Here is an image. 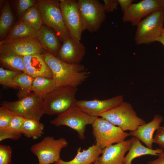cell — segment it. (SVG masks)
I'll return each instance as SVG.
<instances>
[{"mask_svg": "<svg viewBox=\"0 0 164 164\" xmlns=\"http://www.w3.org/2000/svg\"><path fill=\"white\" fill-rule=\"evenodd\" d=\"M122 164H125V163H123Z\"/></svg>", "mask_w": 164, "mask_h": 164, "instance_id": "ee69618b", "label": "cell"}, {"mask_svg": "<svg viewBox=\"0 0 164 164\" xmlns=\"http://www.w3.org/2000/svg\"><path fill=\"white\" fill-rule=\"evenodd\" d=\"M0 51L24 56L36 54H43L44 49L36 36L16 40L0 45Z\"/></svg>", "mask_w": 164, "mask_h": 164, "instance_id": "7c38bea8", "label": "cell"}, {"mask_svg": "<svg viewBox=\"0 0 164 164\" xmlns=\"http://www.w3.org/2000/svg\"><path fill=\"white\" fill-rule=\"evenodd\" d=\"M154 136V143L158 145L164 150V123L156 131Z\"/></svg>", "mask_w": 164, "mask_h": 164, "instance_id": "e575fe53", "label": "cell"}, {"mask_svg": "<svg viewBox=\"0 0 164 164\" xmlns=\"http://www.w3.org/2000/svg\"><path fill=\"white\" fill-rule=\"evenodd\" d=\"M79 147L77 154L72 160L69 161H63L60 159L54 163L55 164H91L97 161L99 155L101 154L102 149L96 144H93L87 149Z\"/></svg>", "mask_w": 164, "mask_h": 164, "instance_id": "d6986e66", "label": "cell"}, {"mask_svg": "<svg viewBox=\"0 0 164 164\" xmlns=\"http://www.w3.org/2000/svg\"><path fill=\"white\" fill-rule=\"evenodd\" d=\"M25 73L35 78L44 77L53 78L50 68L46 63L43 54H36L23 56Z\"/></svg>", "mask_w": 164, "mask_h": 164, "instance_id": "e0dca14e", "label": "cell"}, {"mask_svg": "<svg viewBox=\"0 0 164 164\" xmlns=\"http://www.w3.org/2000/svg\"><path fill=\"white\" fill-rule=\"evenodd\" d=\"M36 2L34 0H19L17 11V16L21 17L29 9L32 7Z\"/></svg>", "mask_w": 164, "mask_h": 164, "instance_id": "d6a6232c", "label": "cell"}, {"mask_svg": "<svg viewBox=\"0 0 164 164\" xmlns=\"http://www.w3.org/2000/svg\"><path fill=\"white\" fill-rule=\"evenodd\" d=\"M63 43L56 57L69 64H80L85 55V46L80 40L71 36Z\"/></svg>", "mask_w": 164, "mask_h": 164, "instance_id": "4fadbf2b", "label": "cell"}, {"mask_svg": "<svg viewBox=\"0 0 164 164\" xmlns=\"http://www.w3.org/2000/svg\"><path fill=\"white\" fill-rule=\"evenodd\" d=\"M124 101L123 97L119 95L104 100H77L76 105L90 116L98 117L101 114L118 105Z\"/></svg>", "mask_w": 164, "mask_h": 164, "instance_id": "5bb4252c", "label": "cell"}, {"mask_svg": "<svg viewBox=\"0 0 164 164\" xmlns=\"http://www.w3.org/2000/svg\"><path fill=\"white\" fill-rule=\"evenodd\" d=\"M44 125L39 122V120L26 118L24 122L22 134L28 138L36 139L42 136L44 134Z\"/></svg>", "mask_w": 164, "mask_h": 164, "instance_id": "d4e9b609", "label": "cell"}, {"mask_svg": "<svg viewBox=\"0 0 164 164\" xmlns=\"http://www.w3.org/2000/svg\"><path fill=\"white\" fill-rule=\"evenodd\" d=\"M45 61L51 70L57 87H77L88 77L89 72L84 65L71 64L65 63L49 52L43 54Z\"/></svg>", "mask_w": 164, "mask_h": 164, "instance_id": "6da1fadb", "label": "cell"}, {"mask_svg": "<svg viewBox=\"0 0 164 164\" xmlns=\"http://www.w3.org/2000/svg\"><path fill=\"white\" fill-rule=\"evenodd\" d=\"M21 20L38 31L43 26L40 14L36 6H33L26 11L21 16Z\"/></svg>", "mask_w": 164, "mask_h": 164, "instance_id": "83f0119b", "label": "cell"}, {"mask_svg": "<svg viewBox=\"0 0 164 164\" xmlns=\"http://www.w3.org/2000/svg\"><path fill=\"white\" fill-rule=\"evenodd\" d=\"M160 10L164 12V0H157Z\"/></svg>", "mask_w": 164, "mask_h": 164, "instance_id": "f35d334b", "label": "cell"}, {"mask_svg": "<svg viewBox=\"0 0 164 164\" xmlns=\"http://www.w3.org/2000/svg\"><path fill=\"white\" fill-rule=\"evenodd\" d=\"M21 73L20 71L5 70L1 67L0 84L10 88L16 89L19 88L13 79L16 76Z\"/></svg>", "mask_w": 164, "mask_h": 164, "instance_id": "f1b7e54d", "label": "cell"}, {"mask_svg": "<svg viewBox=\"0 0 164 164\" xmlns=\"http://www.w3.org/2000/svg\"><path fill=\"white\" fill-rule=\"evenodd\" d=\"M0 61L2 64L8 70L25 73L23 56L0 51Z\"/></svg>", "mask_w": 164, "mask_h": 164, "instance_id": "603a6c76", "label": "cell"}, {"mask_svg": "<svg viewBox=\"0 0 164 164\" xmlns=\"http://www.w3.org/2000/svg\"><path fill=\"white\" fill-rule=\"evenodd\" d=\"M131 145L130 139L109 145L102 150V155L99 156V164H122L125 153Z\"/></svg>", "mask_w": 164, "mask_h": 164, "instance_id": "2e32d148", "label": "cell"}, {"mask_svg": "<svg viewBox=\"0 0 164 164\" xmlns=\"http://www.w3.org/2000/svg\"><path fill=\"white\" fill-rule=\"evenodd\" d=\"M131 145L129 152L125 157L124 163L125 164H132V160L135 158L145 155L158 156L164 151L162 149H151L144 146L140 141L134 136L130 139Z\"/></svg>", "mask_w": 164, "mask_h": 164, "instance_id": "44dd1931", "label": "cell"}, {"mask_svg": "<svg viewBox=\"0 0 164 164\" xmlns=\"http://www.w3.org/2000/svg\"><path fill=\"white\" fill-rule=\"evenodd\" d=\"M38 31L25 24L22 20L18 21L10 29L6 37L0 42V45L26 37L37 36Z\"/></svg>", "mask_w": 164, "mask_h": 164, "instance_id": "7402d4cb", "label": "cell"}, {"mask_svg": "<svg viewBox=\"0 0 164 164\" xmlns=\"http://www.w3.org/2000/svg\"><path fill=\"white\" fill-rule=\"evenodd\" d=\"M159 10L160 9L157 0H143L132 3L123 13L122 19L137 26L143 18Z\"/></svg>", "mask_w": 164, "mask_h": 164, "instance_id": "9a60e30c", "label": "cell"}, {"mask_svg": "<svg viewBox=\"0 0 164 164\" xmlns=\"http://www.w3.org/2000/svg\"><path fill=\"white\" fill-rule=\"evenodd\" d=\"M104 6L106 12L109 13L117 10L119 4L118 0H104Z\"/></svg>", "mask_w": 164, "mask_h": 164, "instance_id": "d590c367", "label": "cell"}, {"mask_svg": "<svg viewBox=\"0 0 164 164\" xmlns=\"http://www.w3.org/2000/svg\"><path fill=\"white\" fill-rule=\"evenodd\" d=\"M158 156L157 159L149 161L147 164H164V151L160 153Z\"/></svg>", "mask_w": 164, "mask_h": 164, "instance_id": "74e56055", "label": "cell"}, {"mask_svg": "<svg viewBox=\"0 0 164 164\" xmlns=\"http://www.w3.org/2000/svg\"><path fill=\"white\" fill-rule=\"evenodd\" d=\"M157 42L162 43L164 46V35L163 34L158 39Z\"/></svg>", "mask_w": 164, "mask_h": 164, "instance_id": "ab89813d", "label": "cell"}, {"mask_svg": "<svg viewBox=\"0 0 164 164\" xmlns=\"http://www.w3.org/2000/svg\"><path fill=\"white\" fill-rule=\"evenodd\" d=\"M77 87H58L43 97L44 114L59 115L76 104Z\"/></svg>", "mask_w": 164, "mask_h": 164, "instance_id": "3957f363", "label": "cell"}, {"mask_svg": "<svg viewBox=\"0 0 164 164\" xmlns=\"http://www.w3.org/2000/svg\"><path fill=\"white\" fill-rule=\"evenodd\" d=\"M68 145L64 138L55 139L53 137L47 136L40 142L32 145L30 149L37 157L39 163L50 164L54 163L60 159L61 151Z\"/></svg>", "mask_w": 164, "mask_h": 164, "instance_id": "30bf717a", "label": "cell"}, {"mask_svg": "<svg viewBox=\"0 0 164 164\" xmlns=\"http://www.w3.org/2000/svg\"><path fill=\"white\" fill-rule=\"evenodd\" d=\"M60 5L65 26L70 35L80 40L85 30L75 0H60Z\"/></svg>", "mask_w": 164, "mask_h": 164, "instance_id": "8fae6325", "label": "cell"}, {"mask_svg": "<svg viewBox=\"0 0 164 164\" xmlns=\"http://www.w3.org/2000/svg\"><path fill=\"white\" fill-rule=\"evenodd\" d=\"M43 97L33 92L28 96L14 101H3L2 105L12 111L15 115L26 118L40 120L44 114Z\"/></svg>", "mask_w": 164, "mask_h": 164, "instance_id": "9c48e42d", "label": "cell"}, {"mask_svg": "<svg viewBox=\"0 0 164 164\" xmlns=\"http://www.w3.org/2000/svg\"></svg>", "mask_w": 164, "mask_h": 164, "instance_id": "f6af8a7d", "label": "cell"}, {"mask_svg": "<svg viewBox=\"0 0 164 164\" xmlns=\"http://www.w3.org/2000/svg\"><path fill=\"white\" fill-rule=\"evenodd\" d=\"M164 12L155 11L137 25L135 37L138 45L149 44L158 41L164 29Z\"/></svg>", "mask_w": 164, "mask_h": 164, "instance_id": "5b68a950", "label": "cell"}, {"mask_svg": "<svg viewBox=\"0 0 164 164\" xmlns=\"http://www.w3.org/2000/svg\"><path fill=\"white\" fill-rule=\"evenodd\" d=\"M99 117L119 127L124 131H134L146 123L144 120L138 116L132 104L124 101Z\"/></svg>", "mask_w": 164, "mask_h": 164, "instance_id": "277c9868", "label": "cell"}, {"mask_svg": "<svg viewBox=\"0 0 164 164\" xmlns=\"http://www.w3.org/2000/svg\"><path fill=\"white\" fill-rule=\"evenodd\" d=\"M22 134L7 128L0 129V142L7 139L16 141L21 137Z\"/></svg>", "mask_w": 164, "mask_h": 164, "instance_id": "836d02e7", "label": "cell"}, {"mask_svg": "<svg viewBox=\"0 0 164 164\" xmlns=\"http://www.w3.org/2000/svg\"><path fill=\"white\" fill-rule=\"evenodd\" d=\"M56 88L53 78L38 77L34 78L32 91L37 95L43 97Z\"/></svg>", "mask_w": 164, "mask_h": 164, "instance_id": "cb8c5ba5", "label": "cell"}, {"mask_svg": "<svg viewBox=\"0 0 164 164\" xmlns=\"http://www.w3.org/2000/svg\"><path fill=\"white\" fill-rule=\"evenodd\" d=\"M97 117L88 115L74 105L66 111L58 115L50 123L55 126H67L76 131L80 139L85 138L86 126L93 123Z\"/></svg>", "mask_w": 164, "mask_h": 164, "instance_id": "52a82bcc", "label": "cell"}, {"mask_svg": "<svg viewBox=\"0 0 164 164\" xmlns=\"http://www.w3.org/2000/svg\"><path fill=\"white\" fill-rule=\"evenodd\" d=\"M162 34L164 35V29H163V31H162Z\"/></svg>", "mask_w": 164, "mask_h": 164, "instance_id": "b9f144b4", "label": "cell"}, {"mask_svg": "<svg viewBox=\"0 0 164 164\" xmlns=\"http://www.w3.org/2000/svg\"><path fill=\"white\" fill-rule=\"evenodd\" d=\"M15 115L11 111L2 105L0 108V129L7 128Z\"/></svg>", "mask_w": 164, "mask_h": 164, "instance_id": "f546056e", "label": "cell"}, {"mask_svg": "<svg viewBox=\"0 0 164 164\" xmlns=\"http://www.w3.org/2000/svg\"><path fill=\"white\" fill-rule=\"evenodd\" d=\"M121 10L124 13L132 4V2L135 1L134 0H118Z\"/></svg>", "mask_w": 164, "mask_h": 164, "instance_id": "8d00e7d4", "label": "cell"}, {"mask_svg": "<svg viewBox=\"0 0 164 164\" xmlns=\"http://www.w3.org/2000/svg\"><path fill=\"white\" fill-rule=\"evenodd\" d=\"M14 16L8 1L3 6L0 17V37L5 36L11 29L14 21Z\"/></svg>", "mask_w": 164, "mask_h": 164, "instance_id": "4316f807", "label": "cell"}, {"mask_svg": "<svg viewBox=\"0 0 164 164\" xmlns=\"http://www.w3.org/2000/svg\"><path fill=\"white\" fill-rule=\"evenodd\" d=\"M12 149L8 145H0V164H10L11 162Z\"/></svg>", "mask_w": 164, "mask_h": 164, "instance_id": "1f68e13d", "label": "cell"}, {"mask_svg": "<svg viewBox=\"0 0 164 164\" xmlns=\"http://www.w3.org/2000/svg\"><path fill=\"white\" fill-rule=\"evenodd\" d=\"M163 119L162 116L156 114L150 122L139 126L135 130L129 133L130 135L136 137L141 141L147 147L153 149V134L161 126Z\"/></svg>", "mask_w": 164, "mask_h": 164, "instance_id": "ac0fdd59", "label": "cell"}, {"mask_svg": "<svg viewBox=\"0 0 164 164\" xmlns=\"http://www.w3.org/2000/svg\"><path fill=\"white\" fill-rule=\"evenodd\" d=\"M34 78L23 72L18 74L14 78V81L20 88L17 94L19 99L31 93Z\"/></svg>", "mask_w": 164, "mask_h": 164, "instance_id": "484cf974", "label": "cell"}, {"mask_svg": "<svg viewBox=\"0 0 164 164\" xmlns=\"http://www.w3.org/2000/svg\"><path fill=\"white\" fill-rule=\"evenodd\" d=\"M94 163V164H99V163L98 162H97V161H96Z\"/></svg>", "mask_w": 164, "mask_h": 164, "instance_id": "60d3db41", "label": "cell"}, {"mask_svg": "<svg viewBox=\"0 0 164 164\" xmlns=\"http://www.w3.org/2000/svg\"><path fill=\"white\" fill-rule=\"evenodd\" d=\"M37 38L43 48L56 57L61 47L59 39L55 32L45 26L38 31Z\"/></svg>", "mask_w": 164, "mask_h": 164, "instance_id": "ffe728a7", "label": "cell"}, {"mask_svg": "<svg viewBox=\"0 0 164 164\" xmlns=\"http://www.w3.org/2000/svg\"><path fill=\"white\" fill-rule=\"evenodd\" d=\"M91 125L96 145L102 149L113 144L122 142L130 136L129 133L101 117H97Z\"/></svg>", "mask_w": 164, "mask_h": 164, "instance_id": "8992f818", "label": "cell"}, {"mask_svg": "<svg viewBox=\"0 0 164 164\" xmlns=\"http://www.w3.org/2000/svg\"><path fill=\"white\" fill-rule=\"evenodd\" d=\"M36 6L43 22L53 29L60 41L63 42L70 36L64 22L59 0H38Z\"/></svg>", "mask_w": 164, "mask_h": 164, "instance_id": "7a4b0ae2", "label": "cell"}, {"mask_svg": "<svg viewBox=\"0 0 164 164\" xmlns=\"http://www.w3.org/2000/svg\"><path fill=\"white\" fill-rule=\"evenodd\" d=\"M77 4L85 30L97 31L106 19L104 5L97 0H78Z\"/></svg>", "mask_w": 164, "mask_h": 164, "instance_id": "ba28073f", "label": "cell"}, {"mask_svg": "<svg viewBox=\"0 0 164 164\" xmlns=\"http://www.w3.org/2000/svg\"><path fill=\"white\" fill-rule=\"evenodd\" d=\"M38 164H41L39 163Z\"/></svg>", "mask_w": 164, "mask_h": 164, "instance_id": "7bdbcfd3", "label": "cell"}, {"mask_svg": "<svg viewBox=\"0 0 164 164\" xmlns=\"http://www.w3.org/2000/svg\"><path fill=\"white\" fill-rule=\"evenodd\" d=\"M26 118L21 116L15 115L11 120L7 129L22 134L23 125Z\"/></svg>", "mask_w": 164, "mask_h": 164, "instance_id": "4dcf8cb0", "label": "cell"}]
</instances>
